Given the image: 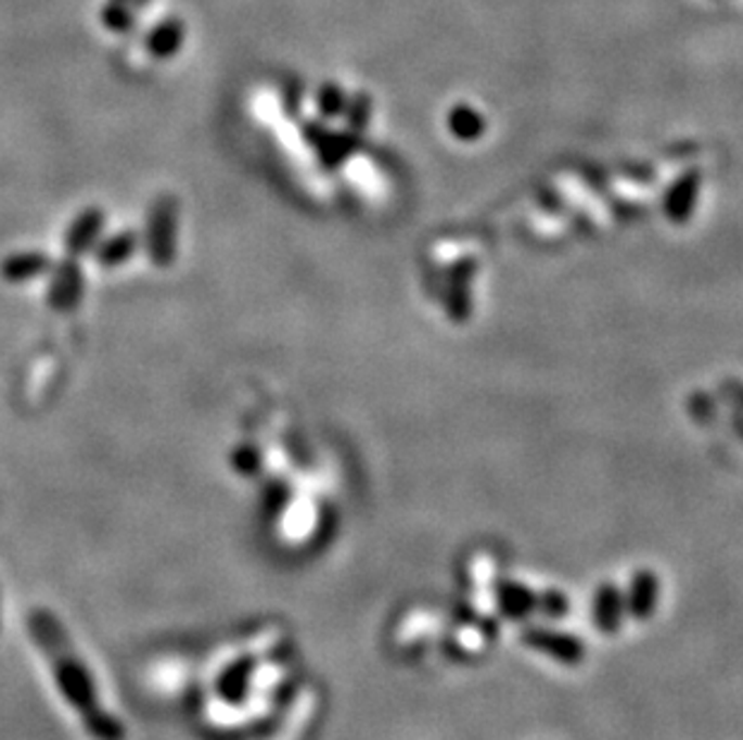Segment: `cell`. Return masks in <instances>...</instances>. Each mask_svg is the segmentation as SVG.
I'll list each match as a JSON object with an SVG mask.
<instances>
[{
  "label": "cell",
  "instance_id": "13",
  "mask_svg": "<svg viewBox=\"0 0 743 740\" xmlns=\"http://www.w3.org/2000/svg\"><path fill=\"white\" fill-rule=\"evenodd\" d=\"M568 599L561 591H545L537 594V611H541L547 618H563L568 613Z\"/></svg>",
  "mask_w": 743,
  "mask_h": 740
},
{
  "label": "cell",
  "instance_id": "8",
  "mask_svg": "<svg viewBox=\"0 0 743 740\" xmlns=\"http://www.w3.org/2000/svg\"><path fill=\"white\" fill-rule=\"evenodd\" d=\"M181 43H183V25L179 20H164L162 25L154 27L148 37V49L154 55H159V59L174 55L181 49Z\"/></svg>",
  "mask_w": 743,
  "mask_h": 740
},
{
  "label": "cell",
  "instance_id": "3",
  "mask_svg": "<svg viewBox=\"0 0 743 740\" xmlns=\"http://www.w3.org/2000/svg\"><path fill=\"white\" fill-rule=\"evenodd\" d=\"M624 611H626V597L616 585L606 582V585L597 589L594 603H592V621L599 633H604V635L618 633L620 623H624Z\"/></svg>",
  "mask_w": 743,
  "mask_h": 740
},
{
  "label": "cell",
  "instance_id": "10",
  "mask_svg": "<svg viewBox=\"0 0 743 740\" xmlns=\"http://www.w3.org/2000/svg\"><path fill=\"white\" fill-rule=\"evenodd\" d=\"M47 267H49V260L39 253L13 255L3 263V277L8 279V282H25V279L29 277L41 275Z\"/></svg>",
  "mask_w": 743,
  "mask_h": 740
},
{
  "label": "cell",
  "instance_id": "1",
  "mask_svg": "<svg viewBox=\"0 0 743 740\" xmlns=\"http://www.w3.org/2000/svg\"><path fill=\"white\" fill-rule=\"evenodd\" d=\"M31 635L37 637L41 652L47 654L49 664L55 671V680L63 690L65 698L75 706L77 716L87 726L90 736L97 740H124V728L104 712V706L99 704L94 686L90 682V673L82 666V661L77 659V652L71 647L68 637L61 630L59 621L49 613H31Z\"/></svg>",
  "mask_w": 743,
  "mask_h": 740
},
{
  "label": "cell",
  "instance_id": "7",
  "mask_svg": "<svg viewBox=\"0 0 743 740\" xmlns=\"http://www.w3.org/2000/svg\"><path fill=\"white\" fill-rule=\"evenodd\" d=\"M82 282H80V269L71 263L59 265V272H55L51 282V306L55 308H71L80 298Z\"/></svg>",
  "mask_w": 743,
  "mask_h": 740
},
{
  "label": "cell",
  "instance_id": "11",
  "mask_svg": "<svg viewBox=\"0 0 743 740\" xmlns=\"http://www.w3.org/2000/svg\"><path fill=\"white\" fill-rule=\"evenodd\" d=\"M138 239L132 235L130 231H124L120 235H114V239H108L102 248H99L97 257L102 265H120L126 260L128 255H132V248H136Z\"/></svg>",
  "mask_w": 743,
  "mask_h": 740
},
{
  "label": "cell",
  "instance_id": "5",
  "mask_svg": "<svg viewBox=\"0 0 743 740\" xmlns=\"http://www.w3.org/2000/svg\"><path fill=\"white\" fill-rule=\"evenodd\" d=\"M496 603L505 618L525 621L527 615L537 611V594L520 582L501 579L496 585Z\"/></svg>",
  "mask_w": 743,
  "mask_h": 740
},
{
  "label": "cell",
  "instance_id": "12",
  "mask_svg": "<svg viewBox=\"0 0 743 740\" xmlns=\"http://www.w3.org/2000/svg\"><path fill=\"white\" fill-rule=\"evenodd\" d=\"M136 17H132V10L126 8L120 0H114V3H108L104 10H102V22H104V27L111 29V31H128L132 29V22Z\"/></svg>",
  "mask_w": 743,
  "mask_h": 740
},
{
  "label": "cell",
  "instance_id": "2",
  "mask_svg": "<svg viewBox=\"0 0 743 740\" xmlns=\"http://www.w3.org/2000/svg\"><path fill=\"white\" fill-rule=\"evenodd\" d=\"M523 642L541 654L561 661L565 666H578L585 659V645L571 633L549 630V627H527L523 633Z\"/></svg>",
  "mask_w": 743,
  "mask_h": 740
},
{
  "label": "cell",
  "instance_id": "6",
  "mask_svg": "<svg viewBox=\"0 0 743 740\" xmlns=\"http://www.w3.org/2000/svg\"><path fill=\"white\" fill-rule=\"evenodd\" d=\"M174 207L171 202L169 205H159L157 212H154V219H152V231L150 233V245H152V253L157 257V263L164 265L166 260H171V251H174Z\"/></svg>",
  "mask_w": 743,
  "mask_h": 740
},
{
  "label": "cell",
  "instance_id": "4",
  "mask_svg": "<svg viewBox=\"0 0 743 740\" xmlns=\"http://www.w3.org/2000/svg\"><path fill=\"white\" fill-rule=\"evenodd\" d=\"M659 599V579L650 570L636 572V577L630 579V587L626 594V611L633 615L636 621H648L650 615L657 609Z\"/></svg>",
  "mask_w": 743,
  "mask_h": 740
},
{
  "label": "cell",
  "instance_id": "14",
  "mask_svg": "<svg viewBox=\"0 0 743 740\" xmlns=\"http://www.w3.org/2000/svg\"><path fill=\"white\" fill-rule=\"evenodd\" d=\"M120 3H126V0H120Z\"/></svg>",
  "mask_w": 743,
  "mask_h": 740
},
{
  "label": "cell",
  "instance_id": "9",
  "mask_svg": "<svg viewBox=\"0 0 743 740\" xmlns=\"http://www.w3.org/2000/svg\"><path fill=\"white\" fill-rule=\"evenodd\" d=\"M102 224H104V217H102V212L99 209H90V212H85V215L77 219L73 227H71V233H68V248L75 251V253H80L85 248H90V245L97 241V235L99 231H102Z\"/></svg>",
  "mask_w": 743,
  "mask_h": 740
}]
</instances>
